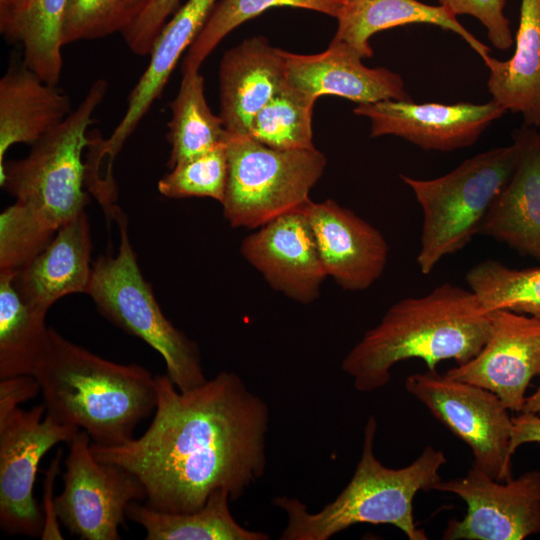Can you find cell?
I'll list each match as a JSON object with an SVG mask.
<instances>
[{
  "label": "cell",
  "instance_id": "cell-1",
  "mask_svg": "<svg viewBox=\"0 0 540 540\" xmlns=\"http://www.w3.org/2000/svg\"><path fill=\"white\" fill-rule=\"evenodd\" d=\"M154 417L139 437L118 446L91 442L94 457L134 474L144 504L164 512L202 508L218 489L239 499L266 468L269 408L234 372L180 391L168 374L155 375Z\"/></svg>",
  "mask_w": 540,
  "mask_h": 540
},
{
  "label": "cell",
  "instance_id": "cell-2",
  "mask_svg": "<svg viewBox=\"0 0 540 540\" xmlns=\"http://www.w3.org/2000/svg\"><path fill=\"white\" fill-rule=\"evenodd\" d=\"M490 331V312L475 294L451 283L436 286L419 297H406L367 330L341 363L360 392L383 388L391 369L401 361L420 359L429 370L444 360L463 364L484 346Z\"/></svg>",
  "mask_w": 540,
  "mask_h": 540
},
{
  "label": "cell",
  "instance_id": "cell-3",
  "mask_svg": "<svg viewBox=\"0 0 540 540\" xmlns=\"http://www.w3.org/2000/svg\"><path fill=\"white\" fill-rule=\"evenodd\" d=\"M33 376L46 413L86 431L100 446L133 439L137 425L156 408V379L148 369L104 359L51 328Z\"/></svg>",
  "mask_w": 540,
  "mask_h": 540
},
{
  "label": "cell",
  "instance_id": "cell-4",
  "mask_svg": "<svg viewBox=\"0 0 540 540\" xmlns=\"http://www.w3.org/2000/svg\"><path fill=\"white\" fill-rule=\"evenodd\" d=\"M376 432L377 420L370 416L364 428L361 457L351 480L320 511L308 512L307 506L295 497L272 499V504L287 514V525L279 539L328 540L360 523L393 525L409 540L428 539L415 523L413 500L419 491L433 490L442 480L440 470L446 457L443 451L429 445L409 465L388 468L375 455Z\"/></svg>",
  "mask_w": 540,
  "mask_h": 540
},
{
  "label": "cell",
  "instance_id": "cell-5",
  "mask_svg": "<svg viewBox=\"0 0 540 540\" xmlns=\"http://www.w3.org/2000/svg\"><path fill=\"white\" fill-rule=\"evenodd\" d=\"M519 154L520 144L513 138L512 144L478 153L437 178L400 175L422 211L416 257L422 274H430L443 258L459 252L478 235L485 215L511 178Z\"/></svg>",
  "mask_w": 540,
  "mask_h": 540
},
{
  "label": "cell",
  "instance_id": "cell-6",
  "mask_svg": "<svg viewBox=\"0 0 540 540\" xmlns=\"http://www.w3.org/2000/svg\"><path fill=\"white\" fill-rule=\"evenodd\" d=\"M108 86L105 79L94 81L77 108L33 144L26 157L5 161L0 168L1 187L56 230L84 211L89 201L82 154Z\"/></svg>",
  "mask_w": 540,
  "mask_h": 540
},
{
  "label": "cell",
  "instance_id": "cell-7",
  "mask_svg": "<svg viewBox=\"0 0 540 540\" xmlns=\"http://www.w3.org/2000/svg\"><path fill=\"white\" fill-rule=\"evenodd\" d=\"M115 217L120 232L118 252L99 256L92 264L87 294L106 319L162 356L178 390L196 388L208 380L198 345L163 314L137 263L125 216L118 209Z\"/></svg>",
  "mask_w": 540,
  "mask_h": 540
},
{
  "label": "cell",
  "instance_id": "cell-8",
  "mask_svg": "<svg viewBox=\"0 0 540 540\" xmlns=\"http://www.w3.org/2000/svg\"><path fill=\"white\" fill-rule=\"evenodd\" d=\"M228 179L223 215L232 227L257 229L303 209L327 165L316 148L277 150L249 136L227 139Z\"/></svg>",
  "mask_w": 540,
  "mask_h": 540
},
{
  "label": "cell",
  "instance_id": "cell-9",
  "mask_svg": "<svg viewBox=\"0 0 540 540\" xmlns=\"http://www.w3.org/2000/svg\"><path fill=\"white\" fill-rule=\"evenodd\" d=\"M405 388L469 446L473 467L495 480L513 477L512 416L496 394L436 369L407 376Z\"/></svg>",
  "mask_w": 540,
  "mask_h": 540
},
{
  "label": "cell",
  "instance_id": "cell-10",
  "mask_svg": "<svg viewBox=\"0 0 540 540\" xmlns=\"http://www.w3.org/2000/svg\"><path fill=\"white\" fill-rule=\"evenodd\" d=\"M67 444L64 488L54 500L59 521L82 540H119L128 505L146 499L143 484L126 469L97 460L86 431Z\"/></svg>",
  "mask_w": 540,
  "mask_h": 540
},
{
  "label": "cell",
  "instance_id": "cell-11",
  "mask_svg": "<svg viewBox=\"0 0 540 540\" xmlns=\"http://www.w3.org/2000/svg\"><path fill=\"white\" fill-rule=\"evenodd\" d=\"M81 429L60 423L44 404L14 410L0 422V527L12 535L41 536L43 515L33 488L43 456Z\"/></svg>",
  "mask_w": 540,
  "mask_h": 540
},
{
  "label": "cell",
  "instance_id": "cell-12",
  "mask_svg": "<svg viewBox=\"0 0 540 540\" xmlns=\"http://www.w3.org/2000/svg\"><path fill=\"white\" fill-rule=\"evenodd\" d=\"M433 490L461 498L467 511L451 519L445 540H522L540 533V471L506 481L495 480L471 466L467 473L441 480Z\"/></svg>",
  "mask_w": 540,
  "mask_h": 540
},
{
  "label": "cell",
  "instance_id": "cell-13",
  "mask_svg": "<svg viewBox=\"0 0 540 540\" xmlns=\"http://www.w3.org/2000/svg\"><path fill=\"white\" fill-rule=\"evenodd\" d=\"M353 112L370 120L372 138L392 135L423 150L449 152L475 144L507 111L492 99L482 104L389 99L357 104Z\"/></svg>",
  "mask_w": 540,
  "mask_h": 540
},
{
  "label": "cell",
  "instance_id": "cell-14",
  "mask_svg": "<svg viewBox=\"0 0 540 540\" xmlns=\"http://www.w3.org/2000/svg\"><path fill=\"white\" fill-rule=\"evenodd\" d=\"M445 374L485 388L510 411L521 412L531 380L540 375V320L508 310L491 311L482 349Z\"/></svg>",
  "mask_w": 540,
  "mask_h": 540
},
{
  "label": "cell",
  "instance_id": "cell-15",
  "mask_svg": "<svg viewBox=\"0 0 540 540\" xmlns=\"http://www.w3.org/2000/svg\"><path fill=\"white\" fill-rule=\"evenodd\" d=\"M240 251L271 288L289 299L307 305L319 297L327 274L304 208L255 229Z\"/></svg>",
  "mask_w": 540,
  "mask_h": 540
},
{
  "label": "cell",
  "instance_id": "cell-16",
  "mask_svg": "<svg viewBox=\"0 0 540 540\" xmlns=\"http://www.w3.org/2000/svg\"><path fill=\"white\" fill-rule=\"evenodd\" d=\"M327 274L346 291H364L383 274L389 256L383 234L332 199L304 207Z\"/></svg>",
  "mask_w": 540,
  "mask_h": 540
},
{
  "label": "cell",
  "instance_id": "cell-17",
  "mask_svg": "<svg viewBox=\"0 0 540 540\" xmlns=\"http://www.w3.org/2000/svg\"><path fill=\"white\" fill-rule=\"evenodd\" d=\"M286 83L317 99L334 95L357 104L383 100H412L402 77L385 67L369 68L363 58L343 42H330L317 54H296L280 49Z\"/></svg>",
  "mask_w": 540,
  "mask_h": 540
},
{
  "label": "cell",
  "instance_id": "cell-18",
  "mask_svg": "<svg viewBox=\"0 0 540 540\" xmlns=\"http://www.w3.org/2000/svg\"><path fill=\"white\" fill-rule=\"evenodd\" d=\"M215 4L216 0H188L164 25L149 54L146 70L130 92L121 121L108 139L97 136L94 140L99 159L107 156L112 161L122 149L152 104L160 98L180 56L198 37Z\"/></svg>",
  "mask_w": 540,
  "mask_h": 540
},
{
  "label": "cell",
  "instance_id": "cell-19",
  "mask_svg": "<svg viewBox=\"0 0 540 540\" xmlns=\"http://www.w3.org/2000/svg\"><path fill=\"white\" fill-rule=\"evenodd\" d=\"M512 137L520 144L517 165L485 215L478 235L540 261V132L523 124Z\"/></svg>",
  "mask_w": 540,
  "mask_h": 540
},
{
  "label": "cell",
  "instance_id": "cell-20",
  "mask_svg": "<svg viewBox=\"0 0 540 540\" xmlns=\"http://www.w3.org/2000/svg\"><path fill=\"white\" fill-rule=\"evenodd\" d=\"M286 82L280 49L264 36L227 50L219 65L220 114L226 131L248 136L252 119Z\"/></svg>",
  "mask_w": 540,
  "mask_h": 540
},
{
  "label": "cell",
  "instance_id": "cell-21",
  "mask_svg": "<svg viewBox=\"0 0 540 540\" xmlns=\"http://www.w3.org/2000/svg\"><path fill=\"white\" fill-rule=\"evenodd\" d=\"M91 233L86 211L61 225L46 248L16 272L15 286L30 305L48 311L60 298L86 293L91 281Z\"/></svg>",
  "mask_w": 540,
  "mask_h": 540
},
{
  "label": "cell",
  "instance_id": "cell-22",
  "mask_svg": "<svg viewBox=\"0 0 540 540\" xmlns=\"http://www.w3.org/2000/svg\"><path fill=\"white\" fill-rule=\"evenodd\" d=\"M70 97L44 82L23 63L11 66L0 79V168L8 149L33 145L72 112Z\"/></svg>",
  "mask_w": 540,
  "mask_h": 540
},
{
  "label": "cell",
  "instance_id": "cell-23",
  "mask_svg": "<svg viewBox=\"0 0 540 540\" xmlns=\"http://www.w3.org/2000/svg\"><path fill=\"white\" fill-rule=\"evenodd\" d=\"M332 39L353 48L363 59L373 55L369 39L377 32L407 25L431 24L457 34L480 57L485 59L488 46L478 40L442 5H429L418 0H343Z\"/></svg>",
  "mask_w": 540,
  "mask_h": 540
},
{
  "label": "cell",
  "instance_id": "cell-24",
  "mask_svg": "<svg viewBox=\"0 0 540 540\" xmlns=\"http://www.w3.org/2000/svg\"><path fill=\"white\" fill-rule=\"evenodd\" d=\"M515 50L508 60L488 55L487 88L503 109L520 113L524 124L540 128V0H521Z\"/></svg>",
  "mask_w": 540,
  "mask_h": 540
},
{
  "label": "cell",
  "instance_id": "cell-25",
  "mask_svg": "<svg viewBox=\"0 0 540 540\" xmlns=\"http://www.w3.org/2000/svg\"><path fill=\"white\" fill-rule=\"evenodd\" d=\"M229 493L214 491L199 510L184 513L164 512L139 501L130 503L127 518L145 530L147 540H268L263 532L251 531L234 519L229 508Z\"/></svg>",
  "mask_w": 540,
  "mask_h": 540
},
{
  "label": "cell",
  "instance_id": "cell-26",
  "mask_svg": "<svg viewBox=\"0 0 540 540\" xmlns=\"http://www.w3.org/2000/svg\"><path fill=\"white\" fill-rule=\"evenodd\" d=\"M15 275L0 271V379L33 375L49 345L47 312L21 297Z\"/></svg>",
  "mask_w": 540,
  "mask_h": 540
},
{
  "label": "cell",
  "instance_id": "cell-27",
  "mask_svg": "<svg viewBox=\"0 0 540 540\" xmlns=\"http://www.w3.org/2000/svg\"><path fill=\"white\" fill-rule=\"evenodd\" d=\"M170 110L168 167L173 168L227 141L229 133L221 117L215 115L207 104L204 79L199 70L183 71L178 93L170 102Z\"/></svg>",
  "mask_w": 540,
  "mask_h": 540
},
{
  "label": "cell",
  "instance_id": "cell-28",
  "mask_svg": "<svg viewBox=\"0 0 540 540\" xmlns=\"http://www.w3.org/2000/svg\"><path fill=\"white\" fill-rule=\"evenodd\" d=\"M465 280L486 312L508 310L540 320V267L516 269L486 259Z\"/></svg>",
  "mask_w": 540,
  "mask_h": 540
},
{
  "label": "cell",
  "instance_id": "cell-29",
  "mask_svg": "<svg viewBox=\"0 0 540 540\" xmlns=\"http://www.w3.org/2000/svg\"><path fill=\"white\" fill-rule=\"evenodd\" d=\"M315 101L285 82L254 116L248 136L277 150L315 148L312 132Z\"/></svg>",
  "mask_w": 540,
  "mask_h": 540
},
{
  "label": "cell",
  "instance_id": "cell-30",
  "mask_svg": "<svg viewBox=\"0 0 540 540\" xmlns=\"http://www.w3.org/2000/svg\"><path fill=\"white\" fill-rule=\"evenodd\" d=\"M68 0H34L20 20L13 42L23 46V64L44 82L57 85L62 74V25Z\"/></svg>",
  "mask_w": 540,
  "mask_h": 540
},
{
  "label": "cell",
  "instance_id": "cell-31",
  "mask_svg": "<svg viewBox=\"0 0 540 540\" xmlns=\"http://www.w3.org/2000/svg\"><path fill=\"white\" fill-rule=\"evenodd\" d=\"M272 7L303 8L338 18L343 0H221L187 50L183 71L199 70L217 45L235 28Z\"/></svg>",
  "mask_w": 540,
  "mask_h": 540
},
{
  "label": "cell",
  "instance_id": "cell-32",
  "mask_svg": "<svg viewBox=\"0 0 540 540\" xmlns=\"http://www.w3.org/2000/svg\"><path fill=\"white\" fill-rule=\"evenodd\" d=\"M152 0H68L62 25L63 46L127 31Z\"/></svg>",
  "mask_w": 540,
  "mask_h": 540
},
{
  "label": "cell",
  "instance_id": "cell-33",
  "mask_svg": "<svg viewBox=\"0 0 540 540\" xmlns=\"http://www.w3.org/2000/svg\"><path fill=\"white\" fill-rule=\"evenodd\" d=\"M228 179L227 141L182 162L161 178L158 191L167 198L208 197L224 201Z\"/></svg>",
  "mask_w": 540,
  "mask_h": 540
},
{
  "label": "cell",
  "instance_id": "cell-34",
  "mask_svg": "<svg viewBox=\"0 0 540 540\" xmlns=\"http://www.w3.org/2000/svg\"><path fill=\"white\" fill-rule=\"evenodd\" d=\"M56 229L16 201L0 214V271L18 272L50 243Z\"/></svg>",
  "mask_w": 540,
  "mask_h": 540
},
{
  "label": "cell",
  "instance_id": "cell-35",
  "mask_svg": "<svg viewBox=\"0 0 540 540\" xmlns=\"http://www.w3.org/2000/svg\"><path fill=\"white\" fill-rule=\"evenodd\" d=\"M455 16L470 15L482 23L491 44L499 50L509 49L514 38L504 14L505 0H438Z\"/></svg>",
  "mask_w": 540,
  "mask_h": 540
},
{
  "label": "cell",
  "instance_id": "cell-36",
  "mask_svg": "<svg viewBox=\"0 0 540 540\" xmlns=\"http://www.w3.org/2000/svg\"><path fill=\"white\" fill-rule=\"evenodd\" d=\"M180 0H152L143 14L122 36L130 51L139 56L151 53L154 42Z\"/></svg>",
  "mask_w": 540,
  "mask_h": 540
},
{
  "label": "cell",
  "instance_id": "cell-37",
  "mask_svg": "<svg viewBox=\"0 0 540 540\" xmlns=\"http://www.w3.org/2000/svg\"><path fill=\"white\" fill-rule=\"evenodd\" d=\"M40 392V384L33 375L0 379V422Z\"/></svg>",
  "mask_w": 540,
  "mask_h": 540
},
{
  "label": "cell",
  "instance_id": "cell-38",
  "mask_svg": "<svg viewBox=\"0 0 540 540\" xmlns=\"http://www.w3.org/2000/svg\"><path fill=\"white\" fill-rule=\"evenodd\" d=\"M62 456L63 449H58L55 457L45 472V479L43 483V529L40 536L43 540L63 539L59 526L60 521L55 510V497L53 498L54 483L56 476L60 472V462Z\"/></svg>",
  "mask_w": 540,
  "mask_h": 540
},
{
  "label": "cell",
  "instance_id": "cell-39",
  "mask_svg": "<svg viewBox=\"0 0 540 540\" xmlns=\"http://www.w3.org/2000/svg\"><path fill=\"white\" fill-rule=\"evenodd\" d=\"M510 448L512 453L525 443H540V414L521 411L512 417Z\"/></svg>",
  "mask_w": 540,
  "mask_h": 540
},
{
  "label": "cell",
  "instance_id": "cell-40",
  "mask_svg": "<svg viewBox=\"0 0 540 540\" xmlns=\"http://www.w3.org/2000/svg\"><path fill=\"white\" fill-rule=\"evenodd\" d=\"M34 0H0V31L13 41L16 28Z\"/></svg>",
  "mask_w": 540,
  "mask_h": 540
},
{
  "label": "cell",
  "instance_id": "cell-41",
  "mask_svg": "<svg viewBox=\"0 0 540 540\" xmlns=\"http://www.w3.org/2000/svg\"><path fill=\"white\" fill-rule=\"evenodd\" d=\"M522 411L540 414V386L534 393L526 397Z\"/></svg>",
  "mask_w": 540,
  "mask_h": 540
}]
</instances>
